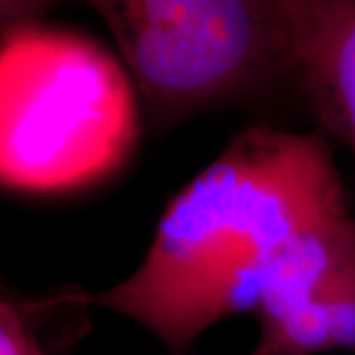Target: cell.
I'll return each mask as SVG.
<instances>
[{"label":"cell","mask_w":355,"mask_h":355,"mask_svg":"<svg viewBox=\"0 0 355 355\" xmlns=\"http://www.w3.org/2000/svg\"><path fill=\"white\" fill-rule=\"evenodd\" d=\"M251 355H318L355 326V217L347 207L296 231L266 263Z\"/></svg>","instance_id":"277c9868"},{"label":"cell","mask_w":355,"mask_h":355,"mask_svg":"<svg viewBox=\"0 0 355 355\" xmlns=\"http://www.w3.org/2000/svg\"><path fill=\"white\" fill-rule=\"evenodd\" d=\"M44 310L46 300L20 302L12 294L0 296V355H50L36 324Z\"/></svg>","instance_id":"8992f818"},{"label":"cell","mask_w":355,"mask_h":355,"mask_svg":"<svg viewBox=\"0 0 355 355\" xmlns=\"http://www.w3.org/2000/svg\"><path fill=\"white\" fill-rule=\"evenodd\" d=\"M294 79L355 156V0H286Z\"/></svg>","instance_id":"5b68a950"},{"label":"cell","mask_w":355,"mask_h":355,"mask_svg":"<svg viewBox=\"0 0 355 355\" xmlns=\"http://www.w3.org/2000/svg\"><path fill=\"white\" fill-rule=\"evenodd\" d=\"M154 127L172 128L280 73L294 77L286 0H97Z\"/></svg>","instance_id":"3957f363"},{"label":"cell","mask_w":355,"mask_h":355,"mask_svg":"<svg viewBox=\"0 0 355 355\" xmlns=\"http://www.w3.org/2000/svg\"><path fill=\"white\" fill-rule=\"evenodd\" d=\"M51 6L50 2L38 0H0V40L42 24L44 14L51 10Z\"/></svg>","instance_id":"52a82bcc"},{"label":"cell","mask_w":355,"mask_h":355,"mask_svg":"<svg viewBox=\"0 0 355 355\" xmlns=\"http://www.w3.org/2000/svg\"><path fill=\"white\" fill-rule=\"evenodd\" d=\"M132 87L85 36L38 24L0 40V184L64 191L109 176L137 139Z\"/></svg>","instance_id":"7a4b0ae2"},{"label":"cell","mask_w":355,"mask_h":355,"mask_svg":"<svg viewBox=\"0 0 355 355\" xmlns=\"http://www.w3.org/2000/svg\"><path fill=\"white\" fill-rule=\"evenodd\" d=\"M343 207L326 140L251 127L168 203L127 279L101 292H65L62 300L123 314L182 354L221 318L257 310L272 253Z\"/></svg>","instance_id":"6da1fadb"},{"label":"cell","mask_w":355,"mask_h":355,"mask_svg":"<svg viewBox=\"0 0 355 355\" xmlns=\"http://www.w3.org/2000/svg\"><path fill=\"white\" fill-rule=\"evenodd\" d=\"M0 296H10V292L4 291V286H2V282H0Z\"/></svg>","instance_id":"ba28073f"}]
</instances>
